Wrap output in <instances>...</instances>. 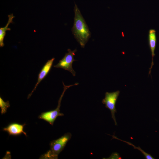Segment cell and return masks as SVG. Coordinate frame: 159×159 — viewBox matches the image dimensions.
<instances>
[{"mask_svg":"<svg viewBox=\"0 0 159 159\" xmlns=\"http://www.w3.org/2000/svg\"><path fill=\"white\" fill-rule=\"evenodd\" d=\"M72 135L70 133L67 132L59 138L51 141L50 149L42 156L41 158L57 159L58 155L63 150Z\"/></svg>","mask_w":159,"mask_h":159,"instance_id":"obj_2","label":"cell"},{"mask_svg":"<svg viewBox=\"0 0 159 159\" xmlns=\"http://www.w3.org/2000/svg\"><path fill=\"white\" fill-rule=\"evenodd\" d=\"M26 124H21L18 123L13 122L4 127L3 130L7 132L9 135L18 136L23 133L26 137L27 134L24 131Z\"/></svg>","mask_w":159,"mask_h":159,"instance_id":"obj_6","label":"cell"},{"mask_svg":"<svg viewBox=\"0 0 159 159\" xmlns=\"http://www.w3.org/2000/svg\"><path fill=\"white\" fill-rule=\"evenodd\" d=\"M8 20L5 26L0 28V47H2L4 46V41L6 34V32L7 30L10 31L11 29L8 28L9 24L12 23L13 19L15 17L13 14H12L8 16Z\"/></svg>","mask_w":159,"mask_h":159,"instance_id":"obj_9","label":"cell"},{"mask_svg":"<svg viewBox=\"0 0 159 159\" xmlns=\"http://www.w3.org/2000/svg\"><path fill=\"white\" fill-rule=\"evenodd\" d=\"M54 59V58H52L51 59L48 60L42 67L40 72L39 74L37 82L31 93L28 95V99L31 97L33 92L36 89V88L40 82L49 73L51 69L53 62Z\"/></svg>","mask_w":159,"mask_h":159,"instance_id":"obj_7","label":"cell"},{"mask_svg":"<svg viewBox=\"0 0 159 159\" xmlns=\"http://www.w3.org/2000/svg\"><path fill=\"white\" fill-rule=\"evenodd\" d=\"M155 31L153 29H150L149 32V44L151 50L152 56V62L150 69L149 74L151 73V69L154 64L153 59L155 55V50L156 44V37Z\"/></svg>","mask_w":159,"mask_h":159,"instance_id":"obj_8","label":"cell"},{"mask_svg":"<svg viewBox=\"0 0 159 159\" xmlns=\"http://www.w3.org/2000/svg\"><path fill=\"white\" fill-rule=\"evenodd\" d=\"M120 93L119 90L111 92H106L105 97L102 101V103L105 105V107L110 111L112 117L114 120L115 125H117L115 116V113L117 112L115 105Z\"/></svg>","mask_w":159,"mask_h":159,"instance_id":"obj_5","label":"cell"},{"mask_svg":"<svg viewBox=\"0 0 159 159\" xmlns=\"http://www.w3.org/2000/svg\"><path fill=\"white\" fill-rule=\"evenodd\" d=\"M112 136L113 137V138H115L116 139H117L118 140H120L121 141H122L123 142H125L128 144L132 145L134 149H138V150H139L140 152H141V153L143 154V155L145 156V157L146 159H154L155 158H153L150 154L148 153H146L143 150H142L140 147H135V146L133 145L130 142L126 141H124L123 140H122L120 139H119L117 138L114 135Z\"/></svg>","mask_w":159,"mask_h":159,"instance_id":"obj_10","label":"cell"},{"mask_svg":"<svg viewBox=\"0 0 159 159\" xmlns=\"http://www.w3.org/2000/svg\"><path fill=\"white\" fill-rule=\"evenodd\" d=\"M62 83L64 86L63 91L58 100V104L57 108L53 110L43 112L38 117L39 119L44 120L52 125H53L55 120L58 117L62 116L64 115L63 113L60 112V108L61 100L65 92L70 87L77 85L79 84V83H76L73 85H66L63 82Z\"/></svg>","mask_w":159,"mask_h":159,"instance_id":"obj_3","label":"cell"},{"mask_svg":"<svg viewBox=\"0 0 159 159\" xmlns=\"http://www.w3.org/2000/svg\"><path fill=\"white\" fill-rule=\"evenodd\" d=\"M10 106L9 102L7 101L5 102L2 98L0 97V107L1 109V113L2 115L6 112L7 109Z\"/></svg>","mask_w":159,"mask_h":159,"instance_id":"obj_11","label":"cell"},{"mask_svg":"<svg viewBox=\"0 0 159 159\" xmlns=\"http://www.w3.org/2000/svg\"><path fill=\"white\" fill-rule=\"evenodd\" d=\"M68 53H66L64 57L54 67L57 68H62L70 72L73 76H75L76 72L73 69L72 64L73 62L77 60L74 59V56L77 52L76 49L72 51L70 49H67Z\"/></svg>","mask_w":159,"mask_h":159,"instance_id":"obj_4","label":"cell"},{"mask_svg":"<svg viewBox=\"0 0 159 159\" xmlns=\"http://www.w3.org/2000/svg\"><path fill=\"white\" fill-rule=\"evenodd\" d=\"M73 26L72 31L75 38L81 47L84 48L91 36V33L88 26L80 11L75 4Z\"/></svg>","mask_w":159,"mask_h":159,"instance_id":"obj_1","label":"cell"}]
</instances>
